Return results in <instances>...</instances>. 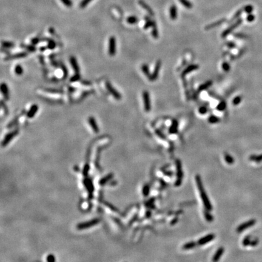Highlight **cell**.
<instances>
[{
	"instance_id": "cell-9",
	"label": "cell",
	"mask_w": 262,
	"mask_h": 262,
	"mask_svg": "<svg viewBox=\"0 0 262 262\" xmlns=\"http://www.w3.org/2000/svg\"><path fill=\"white\" fill-rule=\"evenodd\" d=\"M83 184L90 195H92L93 191H94V186H93L92 180L90 178L87 177L84 179Z\"/></svg>"
},
{
	"instance_id": "cell-39",
	"label": "cell",
	"mask_w": 262,
	"mask_h": 262,
	"mask_svg": "<svg viewBox=\"0 0 262 262\" xmlns=\"http://www.w3.org/2000/svg\"><path fill=\"white\" fill-rule=\"evenodd\" d=\"M2 46L4 48H11L14 46V44L9 41H3Z\"/></svg>"
},
{
	"instance_id": "cell-21",
	"label": "cell",
	"mask_w": 262,
	"mask_h": 262,
	"mask_svg": "<svg viewBox=\"0 0 262 262\" xmlns=\"http://www.w3.org/2000/svg\"><path fill=\"white\" fill-rule=\"evenodd\" d=\"M113 178V174L110 173V174H107V175L104 176V177H103L102 178L100 179V180L99 181V184L100 186H103L105 185L106 184L108 183L109 182H110V180H112Z\"/></svg>"
},
{
	"instance_id": "cell-29",
	"label": "cell",
	"mask_w": 262,
	"mask_h": 262,
	"mask_svg": "<svg viewBox=\"0 0 262 262\" xmlns=\"http://www.w3.org/2000/svg\"><path fill=\"white\" fill-rule=\"evenodd\" d=\"M196 246L195 242H194V241H191V242H189L186 243V244H184L183 246V249H185V250H188V249H191L194 248L195 246Z\"/></svg>"
},
{
	"instance_id": "cell-45",
	"label": "cell",
	"mask_w": 262,
	"mask_h": 262,
	"mask_svg": "<svg viewBox=\"0 0 262 262\" xmlns=\"http://www.w3.org/2000/svg\"><path fill=\"white\" fill-rule=\"evenodd\" d=\"M46 260L49 262H53L56 260L55 257L53 254H49L46 257Z\"/></svg>"
},
{
	"instance_id": "cell-24",
	"label": "cell",
	"mask_w": 262,
	"mask_h": 262,
	"mask_svg": "<svg viewBox=\"0 0 262 262\" xmlns=\"http://www.w3.org/2000/svg\"><path fill=\"white\" fill-rule=\"evenodd\" d=\"M212 85V81H207L205 83L202 84V85L200 86L199 89H198V91L200 92L206 90L207 89H208L209 87L211 86Z\"/></svg>"
},
{
	"instance_id": "cell-17",
	"label": "cell",
	"mask_w": 262,
	"mask_h": 262,
	"mask_svg": "<svg viewBox=\"0 0 262 262\" xmlns=\"http://www.w3.org/2000/svg\"><path fill=\"white\" fill-rule=\"evenodd\" d=\"M27 54L26 52H21V53H17V54H13V55H10L7 56V57H6V58L4 59L5 60H14V59H18L20 58H23L27 56Z\"/></svg>"
},
{
	"instance_id": "cell-15",
	"label": "cell",
	"mask_w": 262,
	"mask_h": 262,
	"mask_svg": "<svg viewBox=\"0 0 262 262\" xmlns=\"http://www.w3.org/2000/svg\"><path fill=\"white\" fill-rule=\"evenodd\" d=\"M225 21H226L225 18H222V19L218 20V21H216V22H214V23H210V24H208L207 26H206L205 29L207 30H210V29H213V28L216 27H217V26H220V25L222 24L223 23L225 22Z\"/></svg>"
},
{
	"instance_id": "cell-3",
	"label": "cell",
	"mask_w": 262,
	"mask_h": 262,
	"mask_svg": "<svg viewBox=\"0 0 262 262\" xmlns=\"http://www.w3.org/2000/svg\"><path fill=\"white\" fill-rule=\"evenodd\" d=\"M143 104L145 111L149 112L151 110V101L149 93L147 90H144L143 92Z\"/></svg>"
},
{
	"instance_id": "cell-12",
	"label": "cell",
	"mask_w": 262,
	"mask_h": 262,
	"mask_svg": "<svg viewBox=\"0 0 262 262\" xmlns=\"http://www.w3.org/2000/svg\"><path fill=\"white\" fill-rule=\"evenodd\" d=\"M215 238V235L212 234H210L206 235L204 237H202L200 238L199 241H198V244L199 245H204V244H206V243L210 242V241L214 239Z\"/></svg>"
},
{
	"instance_id": "cell-8",
	"label": "cell",
	"mask_w": 262,
	"mask_h": 262,
	"mask_svg": "<svg viewBox=\"0 0 262 262\" xmlns=\"http://www.w3.org/2000/svg\"><path fill=\"white\" fill-rule=\"evenodd\" d=\"M106 87L107 90H108L109 92L114 97V98H115L116 100H120L121 99V95H120V93L115 89L114 87L112 86V85L110 83V82H106Z\"/></svg>"
},
{
	"instance_id": "cell-20",
	"label": "cell",
	"mask_w": 262,
	"mask_h": 262,
	"mask_svg": "<svg viewBox=\"0 0 262 262\" xmlns=\"http://www.w3.org/2000/svg\"><path fill=\"white\" fill-rule=\"evenodd\" d=\"M178 122L177 120H174L169 127V132L171 134H177L178 132Z\"/></svg>"
},
{
	"instance_id": "cell-14",
	"label": "cell",
	"mask_w": 262,
	"mask_h": 262,
	"mask_svg": "<svg viewBox=\"0 0 262 262\" xmlns=\"http://www.w3.org/2000/svg\"><path fill=\"white\" fill-rule=\"evenodd\" d=\"M88 121L89 123V125L91 127V128L92 129L93 132L96 134L98 133L99 132V128H98V124L96 122L95 119L93 117H90L88 119Z\"/></svg>"
},
{
	"instance_id": "cell-1",
	"label": "cell",
	"mask_w": 262,
	"mask_h": 262,
	"mask_svg": "<svg viewBox=\"0 0 262 262\" xmlns=\"http://www.w3.org/2000/svg\"><path fill=\"white\" fill-rule=\"evenodd\" d=\"M195 180H196V185H197L198 189H199V191L200 192V196L201 199L202 200V202L203 203V205L205 206L206 209L207 210H212V207L211 204H210V202L209 200V198L207 197L206 193L205 188H204L203 186L202 179H201L200 176L199 175H197L195 177Z\"/></svg>"
},
{
	"instance_id": "cell-49",
	"label": "cell",
	"mask_w": 262,
	"mask_h": 262,
	"mask_svg": "<svg viewBox=\"0 0 262 262\" xmlns=\"http://www.w3.org/2000/svg\"><path fill=\"white\" fill-rule=\"evenodd\" d=\"M24 47L26 48V49H27V50H29V51H30V52H34V51H35L36 50V48L34 46H32V45H27V46H23Z\"/></svg>"
},
{
	"instance_id": "cell-40",
	"label": "cell",
	"mask_w": 262,
	"mask_h": 262,
	"mask_svg": "<svg viewBox=\"0 0 262 262\" xmlns=\"http://www.w3.org/2000/svg\"><path fill=\"white\" fill-rule=\"evenodd\" d=\"M221 68H222V69L223 70V71L224 72H229V71H230V65H229V64L228 63H227V62H224V63H223L222 65H221Z\"/></svg>"
},
{
	"instance_id": "cell-26",
	"label": "cell",
	"mask_w": 262,
	"mask_h": 262,
	"mask_svg": "<svg viewBox=\"0 0 262 262\" xmlns=\"http://www.w3.org/2000/svg\"><path fill=\"white\" fill-rule=\"evenodd\" d=\"M141 69H142V71H143V72L144 73V74L145 75L147 76L148 78H149V79H150L151 74L150 73V71H149V66H148L147 64H143V66H142Z\"/></svg>"
},
{
	"instance_id": "cell-13",
	"label": "cell",
	"mask_w": 262,
	"mask_h": 262,
	"mask_svg": "<svg viewBox=\"0 0 262 262\" xmlns=\"http://www.w3.org/2000/svg\"><path fill=\"white\" fill-rule=\"evenodd\" d=\"M199 69V65H197V64L189 65L183 71V72H182V77H184V76H185L187 74L191 73V72L196 71V70Z\"/></svg>"
},
{
	"instance_id": "cell-19",
	"label": "cell",
	"mask_w": 262,
	"mask_h": 262,
	"mask_svg": "<svg viewBox=\"0 0 262 262\" xmlns=\"http://www.w3.org/2000/svg\"><path fill=\"white\" fill-rule=\"evenodd\" d=\"M70 63L72 67V69H74L75 74H79V68L78 64L77 63L76 58L74 57H71L70 58Z\"/></svg>"
},
{
	"instance_id": "cell-16",
	"label": "cell",
	"mask_w": 262,
	"mask_h": 262,
	"mask_svg": "<svg viewBox=\"0 0 262 262\" xmlns=\"http://www.w3.org/2000/svg\"><path fill=\"white\" fill-rule=\"evenodd\" d=\"M1 91L3 96H4V99H6V100H8L9 99V89L7 85L4 83H3L1 85Z\"/></svg>"
},
{
	"instance_id": "cell-34",
	"label": "cell",
	"mask_w": 262,
	"mask_h": 262,
	"mask_svg": "<svg viewBox=\"0 0 262 262\" xmlns=\"http://www.w3.org/2000/svg\"><path fill=\"white\" fill-rule=\"evenodd\" d=\"M142 192H143V195L144 196H148L149 195V192H150V188H149V186L148 185H144L143 188Z\"/></svg>"
},
{
	"instance_id": "cell-54",
	"label": "cell",
	"mask_w": 262,
	"mask_h": 262,
	"mask_svg": "<svg viewBox=\"0 0 262 262\" xmlns=\"http://www.w3.org/2000/svg\"><path fill=\"white\" fill-rule=\"evenodd\" d=\"M31 42H32V44H37L39 42V39L38 38H33L32 40V41H31Z\"/></svg>"
},
{
	"instance_id": "cell-30",
	"label": "cell",
	"mask_w": 262,
	"mask_h": 262,
	"mask_svg": "<svg viewBox=\"0 0 262 262\" xmlns=\"http://www.w3.org/2000/svg\"><path fill=\"white\" fill-rule=\"evenodd\" d=\"M145 19H146V23H145L144 26V29H149V27H152L153 24H154V21H152V20H151L150 19H149V17H145Z\"/></svg>"
},
{
	"instance_id": "cell-4",
	"label": "cell",
	"mask_w": 262,
	"mask_h": 262,
	"mask_svg": "<svg viewBox=\"0 0 262 262\" xmlns=\"http://www.w3.org/2000/svg\"><path fill=\"white\" fill-rule=\"evenodd\" d=\"M177 164V180L175 183V186H179L181 185L183 179V171H182V164L179 160H177L176 162Z\"/></svg>"
},
{
	"instance_id": "cell-31",
	"label": "cell",
	"mask_w": 262,
	"mask_h": 262,
	"mask_svg": "<svg viewBox=\"0 0 262 262\" xmlns=\"http://www.w3.org/2000/svg\"><path fill=\"white\" fill-rule=\"evenodd\" d=\"M226 108V103L224 101H222L217 106V109L218 111H223Z\"/></svg>"
},
{
	"instance_id": "cell-27",
	"label": "cell",
	"mask_w": 262,
	"mask_h": 262,
	"mask_svg": "<svg viewBox=\"0 0 262 262\" xmlns=\"http://www.w3.org/2000/svg\"><path fill=\"white\" fill-rule=\"evenodd\" d=\"M152 29H153L152 30V37H154L155 39H157L158 38V29H157V24H156V23L155 21H154V24H153Z\"/></svg>"
},
{
	"instance_id": "cell-5",
	"label": "cell",
	"mask_w": 262,
	"mask_h": 262,
	"mask_svg": "<svg viewBox=\"0 0 262 262\" xmlns=\"http://www.w3.org/2000/svg\"><path fill=\"white\" fill-rule=\"evenodd\" d=\"M18 129L14 130L13 131H12V132H9V133L7 134V135L5 136V137H4V138L3 139V141H2V143H1L3 147H5V146H7V145L13 139V138H15V137H16L17 135H18Z\"/></svg>"
},
{
	"instance_id": "cell-2",
	"label": "cell",
	"mask_w": 262,
	"mask_h": 262,
	"mask_svg": "<svg viewBox=\"0 0 262 262\" xmlns=\"http://www.w3.org/2000/svg\"><path fill=\"white\" fill-rule=\"evenodd\" d=\"M100 222V220L98 218H96L94 219L90 220L80 223L76 226V228L78 230H84V229H89V227L94 226L98 224Z\"/></svg>"
},
{
	"instance_id": "cell-43",
	"label": "cell",
	"mask_w": 262,
	"mask_h": 262,
	"mask_svg": "<svg viewBox=\"0 0 262 262\" xmlns=\"http://www.w3.org/2000/svg\"><path fill=\"white\" fill-rule=\"evenodd\" d=\"M207 109L206 107L201 106L200 107H199V112L200 113V114H202V115L206 114V113H207Z\"/></svg>"
},
{
	"instance_id": "cell-18",
	"label": "cell",
	"mask_w": 262,
	"mask_h": 262,
	"mask_svg": "<svg viewBox=\"0 0 262 262\" xmlns=\"http://www.w3.org/2000/svg\"><path fill=\"white\" fill-rule=\"evenodd\" d=\"M38 106L37 104H33V105L32 106L30 107V109H29V110L28 111L27 113V116L28 118H32L34 117V116H35L36 113H37V111H38Z\"/></svg>"
},
{
	"instance_id": "cell-50",
	"label": "cell",
	"mask_w": 262,
	"mask_h": 262,
	"mask_svg": "<svg viewBox=\"0 0 262 262\" xmlns=\"http://www.w3.org/2000/svg\"><path fill=\"white\" fill-rule=\"evenodd\" d=\"M156 134H157V135H158V136L160 137V138H163V139H165V138H166V137H165V135H164V134L162 133V132L160 130H156Z\"/></svg>"
},
{
	"instance_id": "cell-47",
	"label": "cell",
	"mask_w": 262,
	"mask_h": 262,
	"mask_svg": "<svg viewBox=\"0 0 262 262\" xmlns=\"http://www.w3.org/2000/svg\"><path fill=\"white\" fill-rule=\"evenodd\" d=\"M55 46H56L55 43L54 41H52V40H49V43H48V46H47V47L49 48V49H54Z\"/></svg>"
},
{
	"instance_id": "cell-44",
	"label": "cell",
	"mask_w": 262,
	"mask_h": 262,
	"mask_svg": "<svg viewBox=\"0 0 262 262\" xmlns=\"http://www.w3.org/2000/svg\"><path fill=\"white\" fill-rule=\"evenodd\" d=\"M205 217L207 221H212L213 220L212 216L209 213V210H208V212H207V211L205 212Z\"/></svg>"
},
{
	"instance_id": "cell-46",
	"label": "cell",
	"mask_w": 262,
	"mask_h": 262,
	"mask_svg": "<svg viewBox=\"0 0 262 262\" xmlns=\"http://www.w3.org/2000/svg\"><path fill=\"white\" fill-rule=\"evenodd\" d=\"M79 79H80V75H79V74H75L71 78V82L77 81L79 80Z\"/></svg>"
},
{
	"instance_id": "cell-10",
	"label": "cell",
	"mask_w": 262,
	"mask_h": 262,
	"mask_svg": "<svg viewBox=\"0 0 262 262\" xmlns=\"http://www.w3.org/2000/svg\"><path fill=\"white\" fill-rule=\"evenodd\" d=\"M109 54L114 56L116 53V40L114 37H110L109 40Z\"/></svg>"
},
{
	"instance_id": "cell-52",
	"label": "cell",
	"mask_w": 262,
	"mask_h": 262,
	"mask_svg": "<svg viewBox=\"0 0 262 262\" xmlns=\"http://www.w3.org/2000/svg\"><path fill=\"white\" fill-rule=\"evenodd\" d=\"M1 106H2V108H3L4 109V111L6 112V113H7V112H8V110H7V107H6V106L5 104H4V103H3V101H1Z\"/></svg>"
},
{
	"instance_id": "cell-48",
	"label": "cell",
	"mask_w": 262,
	"mask_h": 262,
	"mask_svg": "<svg viewBox=\"0 0 262 262\" xmlns=\"http://www.w3.org/2000/svg\"><path fill=\"white\" fill-rule=\"evenodd\" d=\"M241 12H242V10H240L237 11V12L235 13V14L234 15V16L233 17H232V18L231 19V21H232V20H235L236 19H237L238 17H239L240 16V15H241Z\"/></svg>"
},
{
	"instance_id": "cell-36",
	"label": "cell",
	"mask_w": 262,
	"mask_h": 262,
	"mask_svg": "<svg viewBox=\"0 0 262 262\" xmlns=\"http://www.w3.org/2000/svg\"><path fill=\"white\" fill-rule=\"evenodd\" d=\"M90 170V166L88 163L85 164V165L83 167V175L85 177H87V175L89 174V172Z\"/></svg>"
},
{
	"instance_id": "cell-53",
	"label": "cell",
	"mask_w": 262,
	"mask_h": 262,
	"mask_svg": "<svg viewBox=\"0 0 262 262\" xmlns=\"http://www.w3.org/2000/svg\"><path fill=\"white\" fill-rule=\"evenodd\" d=\"M245 9L246 12H247V13H250V12L252 10V7H251V6H247V7H246L245 9Z\"/></svg>"
},
{
	"instance_id": "cell-51",
	"label": "cell",
	"mask_w": 262,
	"mask_h": 262,
	"mask_svg": "<svg viewBox=\"0 0 262 262\" xmlns=\"http://www.w3.org/2000/svg\"><path fill=\"white\" fill-rule=\"evenodd\" d=\"M226 45L229 47H230V48H234V47H235V43H232V42H228V43H226Z\"/></svg>"
},
{
	"instance_id": "cell-23",
	"label": "cell",
	"mask_w": 262,
	"mask_h": 262,
	"mask_svg": "<svg viewBox=\"0 0 262 262\" xmlns=\"http://www.w3.org/2000/svg\"><path fill=\"white\" fill-rule=\"evenodd\" d=\"M224 251V249L223 248V247L220 248L218 249L217 251V252H216V254H215V255H214L213 258H212V261H215V262L218 261V260H220V257H221V255H222L223 254Z\"/></svg>"
},
{
	"instance_id": "cell-55",
	"label": "cell",
	"mask_w": 262,
	"mask_h": 262,
	"mask_svg": "<svg viewBox=\"0 0 262 262\" xmlns=\"http://www.w3.org/2000/svg\"><path fill=\"white\" fill-rule=\"evenodd\" d=\"M254 17L253 15H249V16L247 17V20L248 21H253V20H254Z\"/></svg>"
},
{
	"instance_id": "cell-25",
	"label": "cell",
	"mask_w": 262,
	"mask_h": 262,
	"mask_svg": "<svg viewBox=\"0 0 262 262\" xmlns=\"http://www.w3.org/2000/svg\"><path fill=\"white\" fill-rule=\"evenodd\" d=\"M139 3H140V6H141L143 9H144L145 10L147 11L148 13H149V14H150V15H152V16H154V12H153L152 9H151V7H149V6H148L147 4H146V3H145L144 1H140Z\"/></svg>"
},
{
	"instance_id": "cell-35",
	"label": "cell",
	"mask_w": 262,
	"mask_h": 262,
	"mask_svg": "<svg viewBox=\"0 0 262 262\" xmlns=\"http://www.w3.org/2000/svg\"><path fill=\"white\" fill-rule=\"evenodd\" d=\"M224 159H225L226 162L229 164V165H232V164L234 163V159L230 155H229V154H226L225 156H224Z\"/></svg>"
},
{
	"instance_id": "cell-41",
	"label": "cell",
	"mask_w": 262,
	"mask_h": 262,
	"mask_svg": "<svg viewBox=\"0 0 262 262\" xmlns=\"http://www.w3.org/2000/svg\"><path fill=\"white\" fill-rule=\"evenodd\" d=\"M241 99H242V98H241V96H236V97H235L234 98L233 100H232V104L234 106L238 105V104H239L240 103V102H241Z\"/></svg>"
},
{
	"instance_id": "cell-22",
	"label": "cell",
	"mask_w": 262,
	"mask_h": 262,
	"mask_svg": "<svg viewBox=\"0 0 262 262\" xmlns=\"http://www.w3.org/2000/svg\"><path fill=\"white\" fill-rule=\"evenodd\" d=\"M170 17L171 20H175L177 18V8L175 5H172L170 7Z\"/></svg>"
},
{
	"instance_id": "cell-32",
	"label": "cell",
	"mask_w": 262,
	"mask_h": 262,
	"mask_svg": "<svg viewBox=\"0 0 262 262\" xmlns=\"http://www.w3.org/2000/svg\"><path fill=\"white\" fill-rule=\"evenodd\" d=\"M179 1L182 3V5L185 6V7L188 9H191L192 7V3L189 1L188 0H179Z\"/></svg>"
},
{
	"instance_id": "cell-38",
	"label": "cell",
	"mask_w": 262,
	"mask_h": 262,
	"mask_svg": "<svg viewBox=\"0 0 262 262\" xmlns=\"http://www.w3.org/2000/svg\"><path fill=\"white\" fill-rule=\"evenodd\" d=\"M127 21L129 24H135V23H137V21H138V19H137V17H134V16L129 17L127 18Z\"/></svg>"
},
{
	"instance_id": "cell-28",
	"label": "cell",
	"mask_w": 262,
	"mask_h": 262,
	"mask_svg": "<svg viewBox=\"0 0 262 262\" xmlns=\"http://www.w3.org/2000/svg\"><path fill=\"white\" fill-rule=\"evenodd\" d=\"M220 118H218L217 116L214 115H210L209 117L208 118L209 123H211V124H216V123L220 122Z\"/></svg>"
},
{
	"instance_id": "cell-7",
	"label": "cell",
	"mask_w": 262,
	"mask_h": 262,
	"mask_svg": "<svg viewBox=\"0 0 262 262\" xmlns=\"http://www.w3.org/2000/svg\"><path fill=\"white\" fill-rule=\"evenodd\" d=\"M161 60H158L157 61V63L155 64V68H154V71H153L152 74H151V78L149 79V80L151 81H154L157 80V79L158 78V75H159V72H160V69H161Z\"/></svg>"
},
{
	"instance_id": "cell-11",
	"label": "cell",
	"mask_w": 262,
	"mask_h": 262,
	"mask_svg": "<svg viewBox=\"0 0 262 262\" xmlns=\"http://www.w3.org/2000/svg\"><path fill=\"white\" fill-rule=\"evenodd\" d=\"M256 223V220H250L246 221V222L244 223L240 224V225L238 226L237 228V232H241L243 231L246 230V229L249 228L252 226H254V224Z\"/></svg>"
},
{
	"instance_id": "cell-42",
	"label": "cell",
	"mask_w": 262,
	"mask_h": 262,
	"mask_svg": "<svg viewBox=\"0 0 262 262\" xmlns=\"http://www.w3.org/2000/svg\"><path fill=\"white\" fill-rule=\"evenodd\" d=\"M251 242V241L250 240V237H245V238L243 240V244L244 246H249V245H250Z\"/></svg>"
},
{
	"instance_id": "cell-6",
	"label": "cell",
	"mask_w": 262,
	"mask_h": 262,
	"mask_svg": "<svg viewBox=\"0 0 262 262\" xmlns=\"http://www.w3.org/2000/svg\"><path fill=\"white\" fill-rule=\"evenodd\" d=\"M241 23H242V20L238 19L235 23L232 24L231 26H229L228 28H227L226 30H224L223 32H222V34H221V37H222V38H225V37H227L232 31L234 30L235 28L237 27L238 26H239L241 24Z\"/></svg>"
},
{
	"instance_id": "cell-33",
	"label": "cell",
	"mask_w": 262,
	"mask_h": 262,
	"mask_svg": "<svg viewBox=\"0 0 262 262\" xmlns=\"http://www.w3.org/2000/svg\"><path fill=\"white\" fill-rule=\"evenodd\" d=\"M15 72L17 75H21L23 74V69L21 65L18 64L15 68Z\"/></svg>"
},
{
	"instance_id": "cell-37",
	"label": "cell",
	"mask_w": 262,
	"mask_h": 262,
	"mask_svg": "<svg viewBox=\"0 0 262 262\" xmlns=\"http://www.w3.org/2000/svg\"><path fill=\"white\" fill-rule=\"evenodd\" d=\"M249 159L251 160V161H254L255 162H257V163H260L262 161V155H258V156H255V155H252L251 156Z\"/></svg>"
}]
</instances>
